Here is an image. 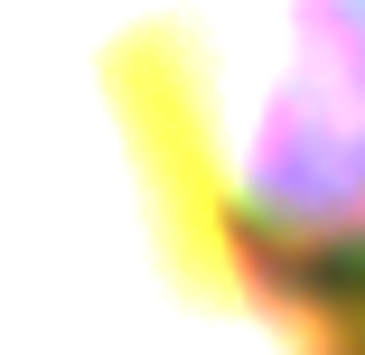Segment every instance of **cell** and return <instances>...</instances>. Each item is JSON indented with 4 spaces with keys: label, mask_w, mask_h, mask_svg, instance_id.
Segmentation results:
<instances>
[{
    "label": "cell",
    "mask_w": 365,
    "mask_h": 355,
    "mask_svg": "<svg viewBox=\"0 0 365 355\" xmlns=\"http://www.w3.org/2000/svg\"><path fill=\"white\" fill-rule=\"evenodd\" d=\"M140 75L225 234L365 300V0H187Z\"/></svg>",
    "instance_id": "7a4b0ae2"
},
{
    "label": "cell",
    "mask_w": 365,
    "mask_h": 355,
    "mask_svg": "<svg viewBox=\"0 0 365 355\" xmlns=\"http://www.w3.org/2000/svg\"><path fill=\"white\" fill-rule=\"evenodd\" d=\"M0 355H337L206 206L160 85L0 28Z\"/></svg>",
    "instance_id": "6da1fadb"
},
{
    "label": "cell",
    "mask_w": 365,
    "mask_h": 355,
    "mask_svg": "<svg viewBox=\"0 0 365 355\" xmlns=\"http://www.w3.org/2000/svg\"><path fill=\"white\" fill-rule=\"evenodd\" d=\"M187 0H0V28L10 38H56V47H94L122 65H150L160 38L178 28Z\"/></svg>",
    "instance_id": "3957f363"
}]
</instances>
